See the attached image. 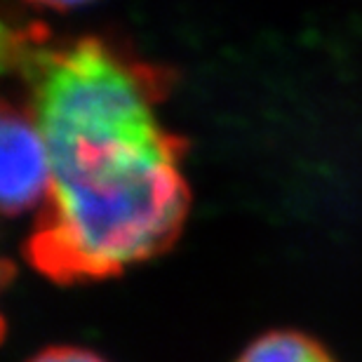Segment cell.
<instances>
[{"label":"cell","instance_id":"obj_1","mask_svg":"<svg viewBox=\"0 0 362 362\" xmlns=\"http://www.w3.org/2000/svg\"><path fill=\"white\" fill-rule=\"evenodd\" d=\"M5 66L31 88L52 191L24 245L28 264L62 285L104 280L170 250L191 191L186 141L158 120L168 71L111 42L49 40L45 28L5 26Z\"/></svg>","mask_w":362,"mask_h":362},{"label":"cell","instance_id":"obj_2","mask_svg":"<svg viewBox=\"0 0 362 362\" xmlns=\"http://www.w3.org/2000/svg\"><path fill=\"white\" fill-rule=\"evenodd\" d=\"M0 122V198L3 212L17 216L45 205L52 191V165L31 111L5 101Z\"/></svg>","mask_w":362,"mask_h":362},{"label":"cell","instance_id":"obj_3","mask_svg":"<svg viewBox=\"0 0 362 362\" xmlns=\"http://www.w3.org/2000/svg\"><path fill=\"white\" fill-rule=\"evenodd\" d=\"M238 362H334L315 339L301 332H269L252 341Z\"/></svg>","mask_w":362,"mask_h":362},{"label":"cell","instance_id":"obj_4","mask_svg":"<svg viewBox=\"0 0 362 362\" xmlns=\"http://www.w3.org/2000/svg\"><path fill=\"white\" fill-rule=\"evenodd\" d=\"M28 362H104L92 351L74 349V346H54V349H45Z\"/></svg>","mask_w":362,"mask_h":362},{"label":"cell","instance_id":"obj_5","mask_svg":"<svg viewBox=\"0 0 362 362\" xmlns=\"http://www.w3.org/2000/svg\"><path fill=\"white\" fill-rule=\"evenodd\" d=\"M28 3L52 7V10H74V7L88 5V3H92V0H28Z\"/></svg>","mask_w":362,"mask_h":362}]
</instances>
